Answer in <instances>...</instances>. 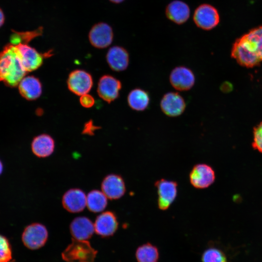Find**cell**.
Listing matches in <instances>:
<instances>
[{
	"instance_id": "cell-1",
	"label": "cell",
	"mask_w": 262,
	"mask_h": 262,
	"mask_svg": "<svg viewBox=\"0 0 262 262\" xmlns=\"http://www.w3.org/2000/svg\"><path fill=\"white\" fill-rule=\"evenodd\" d=\"M231 56L241 66L251 68L262 62V25L237 39Z\"/></svg>"
},
{
	"instance_id": "cell-2",
	"label": "cell",
	"mask_w": 262,
	"mask_h": 262,
	"mask_svg": "<svg viewBox=\"0 0 262 262\" xmlns=\"http://www.w3.org/2000/svg\"><path fill=\"white\" fill-rule=\"evenodd\" d=\"M23 67L15 44L10 43L0 52V82L15 87L25 77Z\"/></svg>"
},
{
	"instance_id": "cell-3",
	"label": "cell",
	"mask_w": 262,
	"mask_h": 262,
	"mask_svg": "<svg viewBox=\"0 0 262 262\" xmlns=\"http://www.w3.org/2000/svg\"><path fill=\"white\" fill-rule=\"evenodd\" d=\"M97 253L87 240L73 238L62 253V258L66 262H94Z\"/></svg>"
},
{
	"instance_id": "cell-4",
	"label": "cell",
	"mask_w": 262,
	"mask_h": 262,
	"mask_svg": "<svg viewBox=\"0 0 262 262\" xmlns=\"http://www.w3.org/2000/svg\"><path fill=\"white\" fill-rule=\"evenodd\" d=\"M48 238V231L46 227L39 223H33L26 226L21 236L24 246L32 250L43 246Z\"/></svg>"
},
{
	"instance_id": "cell-5",
	"label": "cell",
	"mask_w": 262,
	"mask_h": 262,
	"mask_svg": "<svg viewBox=\"0 0 262 262\" xmlns=\"http://www.w3.org/2000/svg\"><path fill=\"white\" fill-rule=\"evenodd\" d=\"M193 20L197 27L204 30H211L218 24L220 17L214 7L209 4H202L195 9Z\"/></svg>"
},
{
	"instance_id": "cell-6",
	"label": "cell",
	"mask_w": 262,
	"mask_h": 262,
	"mask_svg": "<svg viewBox=\"0 0 262 262\" xmlns=\"http://www.w3.org/2000/svg\"><path fill=\"white\" fill-rule=\"evenodd\" d=\"M158 194V206L161 210L168 209L178 193V184L173 180L162 179L155 182Z\"/></svg>"
},
{
	"instance_id": "cell-7",
	"label": "cell",
	"mask_w": 262,
	"mask_h": 262,
	"mask_svg": "<svg viewBox=\"0 0 262 262\" xmlns=\"http://www.w3.org/2000/svg\"><path fill=\"white\" fill-rule=\"evenodd\" d=\"M13 44L15 45L22 65L27 72L36 70L42 66L44 58L43 54L29 46L27 43Z\"/></svg>"
},
{
	"instance_id": "cell-8",
	"label": "cell",
	"mask_w": 262,
	"mask_h": 262,
	"mask_svg": "<svg viewBox=\"0 0 262 262\" xmlns=\"http://www.w3.org/2000/svg\"><path fill=\"white\" fill-rule=\"evenodd\" d=\"M91 75L81 69L72 71L68 75L67 83L69 90L73 93L82 96L87 94L91 89L93 82Z\"/></svg>"
},
{
	"instance_id": "cell-9",
	"label": "cell",
	"mask_w": 262,
	"mask_h": 262,
	"mask_svg": "<svg viewBox=\"0 0 262 262\" xmlns=\"http://www.w3.org/2000/svg\"><path fill=\"white\" fill-rule=\"evenodd\" d=\"M215 179L214 170L211 166L205 164H196L189 175L191 184L197 189L208 188L214 182Z\"/></svg>"
},
{
	"instance_id": "cell-10",
	"label": "cell",
	"mask_w": 262,
	"mask_h": 262,
	"mask_svg": "<svg viewBox=\"0 0 262 262\" xmlns=\"http://www.w3.org/2000/svg\"><path fill=\"white\" fill-rule=\"evenodd\" d=\"M172 87L180 91H186L194 85L196 78L193 71L185 66H178L172 69L169 75Z\"/></svg>"
},
{
	"instance_id": "cell-11",
	"label": "cell",
	"mask_w": 262,
	"mask_h": 262,
	"mask_svg": "<svg viewBox=\"0 0 262 262\" xmlns=\"http://www.w3.org/2000/svg\"><path fill=\"white\" fill-rule=\"evenodd\" d=\"M113 37L112 27L104 22H99L93 25L88 34L90 43L98 49H104L109 46L113 41Z\"/></svg>"
},
{
	"instance_id": "cell-12",
	"label": "cell",
	"mask_w": 262,
	"mask_h": 262,
	"mask_svg": "<svg viewBox=\"0 0 262 262\" xmlns=\"http://www.w3.org/2000/svg\"><path fill=\"white\" fill-rule=\"evenodd\" d=\"M121 88L119 80L112 76L105 75L99 80L97 92L100 98L110 103L119 97Z\"/></svg>"
},
{
	"instance_id": "cell-13",
	"label": "cell",
	"mask_w": 262,
	"mask_h": 262,
	"mask_svg": "<svg viewBox=\"0 0 262 262\" xmlns=\"http://www.w3.org/2000/svg\"><path fill=\"white\" fill-rule=\"evenodd\" d=\"M186 105L183 98L178 93L174 92L165 94L160 101L162 111L169 117L180 115L184 112Z\"/></svg>"
},
{
	"instance_id": "cell-14",
	"label": "cell",
	"mask_w": 262,
	"mask_h": 262,
	"mask_svg": "<svg viewBox=\"0 0 262 262\" xmlns=\"http://www.w3.org/2000/svg\"><path fill=\"white\" fill-rule=\"evenodd\" d=\"M101 188V191L110 199H119L126 192L123 179L121 176L115 174H109L104 178Z\"/></svg>"
},
{
	"instance_id": "cell-15",
	"label": "cell",
	"mask_w": 262,
	"mask_h": 262,
	"mask_svg": "<svg viewBox=\"0 0 262 262\" xmlns=\"http://www.w3.org/2000/svg\"><path fill=\"white\" fill-rule=\"evenodd\" d=\"M118 223L115 213L106 211L99 214L94 223L95 231L102 237L114 235L118 229Z\"/></svg>"
},
{
	"instance_id": "cell-16",
	"label": "cell",
	"mask_w": 262,
	"mask_h": 262,
	"mask_svg": "<svg viewBox=\"0 0 262 262\" xmlns=\"http://www.w3.org/2000/svg\"><path fill=\"white\" fill-rule=\"evenodd\" d=\"M62 204L64 208L70 213L80 212L83 211L86 206V196L81 189H70L63 195Z\"/></svg>"
},
{
	"instance_id": "cell-17",
	"label": "cell",
	"mask_w": 262,
	"mask_h": 262,
	"mask_svg": "<svg viewBox=\"0 0 262 262\" xmlns=\"http://www.w3.org/2000/svg\"><path fill=\"white\" fill-rule=\"evenodd\" d=\"M106 60L114 71L120 72L126 70L129 64V54L124 48L115 46L109 49L106 54Z\"/></svg>"
},
{
	"instance_id": "cell-18",
	"label": "cell",
	"mask_w": 262,
	"mask_h": 262,
	"mask_svg": "<svg viewBox=\"0 0 262 262\" xmlns=\"http://www.w3.org/2000/svg\"><path fill=\"white\" fill-rule=\"evenodd\" d=\"M70 231L73 239L87 240L95 231L94 224L87 217L80 216L74 218L70 225Z\"/></svg>"
},
{
	"instance_id": "cell-19",
	"label": "cell",
	"mask_w": 262,
	"mask_h": 262,
	"mask_svg": "<svg viewBox=\"0 0 262 262\" xmlns=\"http://www.w3.org/2000/svg\"><path fill=\"white\" fill-rule=\"evenodd\" d=\"M165 13L167 18L173 22L180 25L189 19L190 9L184 2L180 0L171 1L166 6Z\"/></svg>"
},
{
	"instance_id": "cell-20",
	"label": "cell",
	"mask_w": 262,
	"mask_h": 262,
	"mask_svg": "<svg viewBox=\"0 0 262 262\" xmlns=\"http://www.w3.org/2000/svg\"><path fill=\"white\" fill-rule=\"evenodd\" d=\"M18 86L21 95L28 100H35L42 94V84L39 80L33 76H25Z\"/></svg>"
},
{
	"instance_id": "cell-21",
	"label": "cell",
	"mask_w": 262,
	"mask_h": 262,
	"mask_svg": "<svg viewBox=\"0 0 262 262\" xmlns=\"http://www.w3.org/2000/svg\"><path fill=\"white\" fill-rule=\"evenodd\" d=\"M55 148V142L52 137L47 134L35 136L31 143L33 153L39 158H46L52 154Z\"/></svg>"
},
{
	"instance_id": "cell-22",
	"label": "cell",
	"mask_w": 262,
	"mask_h": 262,
	"mask_svg": "<svg viewBox=\"0 0 262 262\" xmlns=\"http://www.w3.org/2000/svg\"><path fill=\"white\" fill-rule=\"evenodd\" d=\"M150 96L146 90L136 88L129 93L127 101L130 107L133 110L141 112L147 109L150 103Z\"/></svg>"
},
{
	"instance_id": "cell-23",
	"label": "cell",
	"mask_w": 262,
	"mask_h": 262,
	"mask_svg": "<svg viewBox=\"0 0 262 262\" xmlns=\"http://www.w3.org/2000/svg\"><path fill=\"white\" fill-rule=\"evenodd\" d=\"M107 197L100 191H91L86 196V206L93 213H99L103 211L107 205Z\"/></svg>"
},
{
	"instance_id": "cell-24",
	"label": "cell",
	"mask_w": 262,
	"mask_h": 262,
	"mask_svg": "<svg viewBox=\"0 0 262 262\" xmlns=\"http://www.w3.org/2000/svg\"><path fill=\"white\" fill-rule=\"evenodd\" d=\"M135 255L138 262H157L159 258L157 248L149 243L140 246Z\"/></svg>"
},
{
	"instance_id": "cell-25",
	"label": "cell",
	"mask_w": 262,
	"mask_h": 262,
	"mask_svg": "<svg viewBox=\"0 0 262 262\" xmlns=\"http://www.w3.org/2000/svg\"><path fill=\"white\" fill-rule=\"evenodd\" d=\"M202 262H227L224 253L215 248L207 249L202 256Z\"/></svg>"
},
{
	"instance_id": "cell-26",
	"label": "cell",
	"mask_w": 262,
	"mask_h": 262,
	"mask_svg": "<svg viewBox=\"0 0 262 262\" xmlns=\"http://www.w3.org/2000/svg\"><path fill=\"white\" fill-rule=\"evenodd\" d=\"M11 260L12 251L9 241L0 234V262H9Z\"/></svg>"
},
{
	"instance_id": "cell-27",
	"label": "cell",
	"mask_w": 262,
	"mask_h": 262,
	"mask_svg": "<svg viewBox=\"0 0 262 262\" xmlns=\"http://www.w3.org/2000/svg\"><path fill=\"white\" fill-rule=\"evenodd\" d=\"M252 147L262 153V121L253 129Z\"/></svg>"
},
{
	"instance_id": "cell-28",
	"label": "cell",
	"mask_w": 262,
	"mask_h": 262,
	"mask_svg": "<svg viewBox=\"0 0 262 262\" xmlns=\"http://www.w3.org/2000/svg\"><path fill=\"white\" fill-rule=\"evenodd\" d=\"M80 104L83 107L88 108L92 107L95 103L94 98L88 94H85L81 96L80 98Z\"/></svg>"
},
{
	"instance_id": "cell-29",
	"label": "cell",
	"mask_w": 262,
	"mask_h": 262,
	"mask_svg": "<svg viewBox=\"0 0 262 262\" xmlns=\"http://www.w3.org/2000/svg\"><path fill=\"white\" fill-rule=\"evenodd\" d=\"M98 127L93 125L92 121H90L85 124L83 130L82 131L83 134H87L89 135L94 134L93 132L97 129H98Z\"/></svg>"
},
{
	"instance_id": "cell-30",
	"label": "cell",
	"mask_w": 262,
	"mask_h": 262,
	"mask_svg": "<svg viewBox=\"0 0 262 262\" xmlns=\"http://www.w3.org/2000/svg\"><path fill=\"white\" fill-rule=\"evenodd\" d=\"M4 21V16L2 10L0 8V27L3 25Z\"/></svg>"
},
{
	"instance_id": "cell-31",
	"label": "cell",
	"mask_w": 262,
	"mask_h": 262,
	"mask_svg": "<svg viewBox=\"0 0 262 262\" xmlns=\"http://www.w3.org/2000/svg\"><path fill=\"white\" fill-rule=\"evenodd\" d=\"M110 0L112 3L118 4V3H120L123 2L125 0Z\"/></svg>"
},
{
	"instance_id": "cell-32",
	"label": "cell",
	"mask_w": 262,
	"mask_h": 262,
	"mask_svg": "<svg viewBox=\"0 0 262 262\" xmlns=\"http://www.w3.org/2000/svg\"><path fill=\"white\" fill-rule=\"evenodd\" d=\"M3 170V165L1 161L0 160V176L2 174Z\"/></svg>"
}]
</instances>
